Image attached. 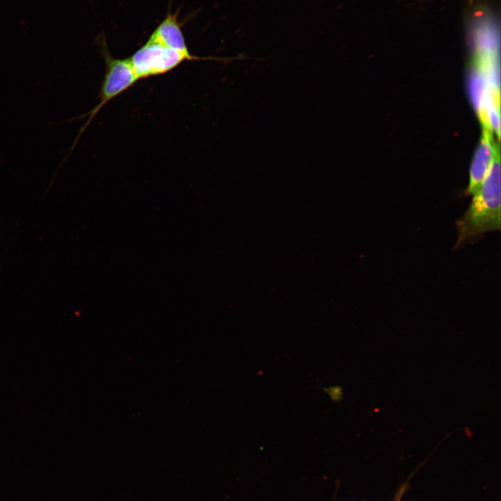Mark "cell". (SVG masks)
Returning a JSON list of instances; mask_svg holds the SVG:
<instances>
[{
	"label": "cell",
	"mask_w": 501,
	"mask_h": 501,
	"mask_svg": "<svg viewBox=\"0 0 501 501\" xmlns=\"http://www.w3.org/2000/svg\"><path fill=\"white\" fill-rule=\"evenodd\" d=\"M462 217L456 221L458 230L455 248L488 232L500 230V166L497 152L481 187Z\"/></svg>",
	"instance_id": "cell-1"
},
{
	"label": "cell",
	"mask_w": 501,
	"mask_h": 501,
	"mask_svg": "<svg viewBox=\"0 0 501 501\" xmlns=\"http://www.w3.org/2000/svg\"><path fill=\"white\" fill-rule=\"evenodd\" d=\"M101 51L105 62V74L100 90V102L89 112L80 118L88 116V120L79 130L69 153L63 159V164L71 154L81 134L93 120L100 110L109 101L133 86L138 80L132 64L127 58H113L107 48L105 40H102Z\"/></svg>",
	"instance_id": "cell-2"
},
{
	"label": "cell",
	"mask_w": 501,
	"mask_h": 501,
	"mask_svg": "<svg viewBox=\"0 0 501 501\" xmlns=\"http://www.w3.org/2000/svg\"><path fill=\"white\" fill-rule=\"evenodd\" d=\"M200 59L148 40L129 58L138 79L166 74L184 61Z\"/></svg>",
	"instance_id": "cell-3"
},
{
	"label": "cell",
	"mask_w": 501,
	"mask_h": 501,
	"mask_svg": "<svg viewBox=\"0 0 501 501\" xmlns=\"http://www.w3.org/2000/svg\"><path fill=\"white\" fill-rule=\"evenodd\" d=\"M483 128L482 138L470 166V181L466 190L468 195H473L481 187L499 152L493 140L492 130Z\"/></svg>",
	"instance_id": "cell-4"
},
{
	"label": "cell",
	"mask_w": 501,
	"mask_h": 501,
	"mask_svg": "<svg viewBox=\"0 0 501 501\" xmlns=\"http://www.w3.org/2000/svg\"><path fill=\"white\" fill-rule=\"evenodd\" d=\"M179 10L168 12L165 18L157 26L148 40L157 42L188 56H193L186 45L178 22Z\"/></svg>",
	"instance_id": "cell-5"
},
{
	"label": "cell",
	"mask_w": 501,
	"mask_h": 501,
	"mask_svg": "<svg viewBox=\"0 0 501 501\" xmlns=\"http://www.w3.org/2000/svg\"><path fill=\"white\" fill-rule=\"evenodd\" d=\"M323 390L334 402H340L343 399L344 390L341 385H335Z\"/></svg>",
	"instance_id": "cell-6"
}]
</instances>
